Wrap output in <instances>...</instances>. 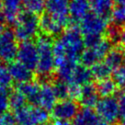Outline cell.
<instances>
[{"mask_svg":"<svg viewBox=\"0 0 125 125\" xmlns=\"http://www.w3.org/2000/svg\"><path fill=\"white\" fill-rule=\"evenodd\" d=\"M84 49L85 40L76 27L65 29L53 42L55 70L59 80L62 82L66 81L74 67L78 65V61Z\"/></svg>","mask_w":125,"mask_h":125,"instance_id":"6da1fadb","label":"cell"},{"mask_svg":"<svg viewBox=\"0 0 125 125\" xmlns=\"http://www.w3.org/2000/svg\"><path fill=\"white\" fill-rule=\"evenodd\" d=\"M36 45L38 49V64L36 72L40 80L46 82L55 70L53 42L51 37L42 34L37 38Z\"/></svg>","mask_w":125,"mask_h":125,"instance_id":"7a4b0ae2","label":"cell"},{"mask_svg":"<svg viewBox=\"0 0 125 125\" xmlns=\"http://www.w3.org/2000/svg\"><path fill=\"white\" fill-rule=\"evenodd\" d=\"M110 50V42L104 37L91 41H86L85 49L80 57L81 62L83 65L86 67L94 66L96 63L103 61Z\"/></svg>","mask_w":125,"mask_h":125,"instance_id":"3957f363","label":"cell"},{"mask_svg":"<svg viewBox=\"0 0 125 125\" xmlns=\"http://www.w3.org/2000/svg\"><path fill=\"white\" fill-rule=\"evenodd\" d=\"M40 30V19L35 14L29 11L20 12L14 23V33L17 40L21 42L32 41L38 35Z\"/></svg>","mask_w":125,"mask_h":125,"instance_id":"277c9868","label":"cell"},{"mask_svg":"<svg viewBox=\"0 0 125 125\" xmlns=\"http://www.w3.org/2000/svg\"><path fill=\"white\" fill-rule=\"evenodd\" d=\"M109 30V20L106 16L89 13L79 23V31L85 42L102 38Z\"/></svg>","mask_w":125,"mask_h":125,"instance_id":"5b68a950","label":"cell"},{"mask_svg":"<svg viewBox=\"0 0 125 125\" xmlns=\"http://www.w3.org/2000/svg\"><path fill=\"white\" fill-rule=\"evenodd\" d=\"M95 107V110L100 120L110 125L117 122L121 117L119 101L114 96L99 98Z\"/></svg>","mask_w":125,"mask_h":125,"instance_id":"8992f818","label":"cell"},{"mask_svg":"<svg viewBox=\"0 0 125 125\" xmlns=\"http://www.w3.org/2000/svg\"><path fill=\"white\" fill-rule=\"evenodd\" d=\"M19 45L14 31L5 28L0 32V62H12L17 57Z\"/></svg>","mask_w":125,"mask_h":125,"instance_id":"52a82bcc","label":"cell"},{"mask_svg":"<svg viewBox=\"0 0 125 125\" xmlns=\"http://www.w3.org/2000/svg\"><path fill=\"white\" fill-rule=\"evenodd\" d=\"M79 111L77 102L73 98L61 99L52 109V115L55 120L70 121H73Z\"/></svg>","mask_w":125,"mask_h":125,"instance_id":"ba28073f","label":"cell"},{"mask_svg":"<svg viewBox=\"0 0 125 125\" xmlns=\"http://www.w3.org/2000/svg\"><path fill=\"white\" fill-rule=\"evenodd\" d=\"M17 57L19 62L30 70H36L38 64V49L36 43L32 41L22 42L19 45Z\"/></svg>","mask_w":125,"mask_h":125,"instance_id":"9c48e42d","label":"cell"},{"mask_svg":"<svg viewBox=\"0 0 125 125\" xmlns=\"http://www.w3.org/2000/svg\"><path fill=\"white\" fill-rule=\"evenodd\" d=\"M69 0H46L47 14L60 21L65 27L69 23Z\"/></svg>","mask_w":125,"mask_h":125,"instance_id":"30bf717a","label":"cell"},{"mask_svg":"<svg viewBox=\"0 0 125 125\" xmlns=\"http://www.w3.org/2000/svg\"><path fill=\"white\" fill-rule=\"evenodd\" d=\"M90 8L88 0H71L68 7L69 19L74 23H80L90 13Z\"/></svg>","mask_w":125,"mask_h":125,"instance_id":"8fae6325","label":"cell"},{"mask_svg":"<svg viewBox=\"0 0 125 125\" xmlns=\"http://www.w3.org/2000/svg\"><path fill=\"white\" fill-rule=\"evenodd\" d=\"M65 26L49 14H43L40 18V30L44 35L52 37L62 34Z\"/></svg>","mask_w":125,"mask_h":125,"instance_id":"7c38bea8","label":"cell"},{"mask_svg":"<svg viewBox=\"0 0 125 125\" xmlns=\"http://www.w3.org/2000/svg\"><path fill=\"white\" fill-rule=\"evenodd\" d=\"M16 90H18L26 98L27 102H29L31 106L37 107L39 106V97L40 90H41V85L36 81H31V82L18 84Z\"/></svg>","mask_w":125,"mask_h":125,"instance_id":"4fadbf2b","label":"cell"},{"mask_svg":"<svg viewBox=\"0 0 125 125\" xmlns=\"http://www.w3.org/2000/svg\"><path fill=\"white\" fill-rule=\"evenodd\" d=\"M57 97L53 89L52 84L49 81L42 82L41 85L39 97V107L46 110H52L57 102Z\"/></svg>","mask_w":125,"mask_h":125,"instance_id":"5bb4252c","label":"cell"},{"mask_svg":"<svg viewBox=\"0 0 125 125\" xmlns=\"http://www.w3.org/2000/svg\"><path fill=\"white\" fill-rule=\"evenodd\" d=\"M8 69L11 75L12 80H14L18 84L33 81L34 74L32 73V71L27 68L19 61L10 62Z\"/></svg>","mask_w":125,"mask_h":125,"instance_id":"9a60e30c","label":"cell"},{"mask_svg":"<svg viewBox=\"0 0 125 125\" xmlns=\"http://www.w3.org/2000/svg\"><path fill=\"white\" fill-rule=\"evenodd\" d=\"M98 97L99 95L97 91L96 86H93L89 83L80 87L76 98L84 106V108H92L97 105L99 99Z\"/></svg>","mask_w":125,"mask_h":125,"instance_id":"2e32d148","label":"cell"},{"mask_svg":"<svg viewBox=\"0 0 125 125\" xmlns=\"http://www.w3.org/2000/svg\"><path fill=\"white\" fill-rule=\"evenodd\" d=\"M96 110L92 108H83L73 120L72 125H99L101 122Z\"/></svg>","mask_w":125,"mask_h":125,"instance_id":"e0dca14e","label":"cell"},{"mask_svg":"<svg viewBox=\"0 0 125 125\" xmlns=\"http://www.w3.org/2000/svg\"><path fill=\"white\" fill-rule=\"evenodd\" d=\"M23 0H3V20L9 24H14L20 13V6Z\"/></svg>","mask_w":125,"mask_h":125,"instance_id":"ac0fdd59","label":"cell"},{"mask_svg":"<svg viewBox=\"0 0 125 125\" xmlns=\"http://www.w3.org/2000/svg\"><path fill=\"white\" fill-rule=\"evenodd\" d=\"M50 119L49 111L42 109V107H30L29 113V122L32 125H42L46 124Z\"/></svg>","mask_w":125,"mask_h":125,"instance_id":"d6986e66","label":"cell"},{"mask_svg":"<svg viewBox=\"0 0 125 125\" xmlns=\"http://www.w3.org/2000/svg\"><path fill=\"white\" fill-rule=\"evenodd\" d=\"M97 91L99 96H101L102 98L105 97H111L117 91L118 86L112 80V78H105V79H101L98 80V84L96 86Z\"/></svg>","mask_w":125,"mask_h":125,"instance_id":"ffe728a7","label":"cell"},{"mask_svg":"<svg viewBox=\"0 0 125 125\" xmlns=\"http://www.w3.org/2000/svg\"><path fill=\"white\" fill-rule=\"evenodd\" d=\"M90 7L94 13L107 16L113 8L114 0H90Z\"/></svg>","mask_w":125,"mask_h":125,"instance_id":"44dd1931","label":"cell"},{"mask_svg":"<svg viewBox=\"0 0 125 125\" xmlns=\"http://www.w3.org/2000/svg\"><path fill=\"white\" fill-rule=\"evenodd\" d=\"M104 61L112 69V72H113L115 68H117L118 66H120L121 64L125 62L124 53L119 49H111L105 57Z\"/></svg>","mask_w":125,"mask_h":125,"instance_id":"7402d4cb","label":"cell"},{"mask_svg":"<svg viewBox=\"0 0 125 125\" xmlns=\"http://www.w3.org/2000/svg\"><path fill=\"white\" fill-rule=\"evenodd\" d=\"M91 74H92V77L96 78L98 81V80L109 77V75L112 74V69L103 60L101 62L96 63L94 66H92Z\"/></svg>","mask_w":125,"mask_h":125,"instance_id":"603a6c76","label":"cell"},{"mask_svg":"<svg viewBox=\"0 0 125 125\" xmlns=\"http://www.w3.org/2000/svg\"><path fill=\"white\" fill-rule=\"evenodd\" d=\"M110 20L118 27H125V5H117L112 8Z\"/></svg>","mask_w":125,"mask_h":125,"instance_id":"cb8c5ba5","label":"cell"},{"mask_svg":"<svg viewBox=\"0 0 125 125\" xmlns=\"http://www.w3.org/2000/svg\"><path fill=\"white\" fill-rule=\"evenodd\" d=\"M26 102H27L26 98H24L23 95L20 93L18 90L11 91L9 94V108L12 109L13 112L26 107L27 106Z\"/></svg>","mask_w":125,"mask_h":125,"instance_id":"d4e9b609","label":"cell"},{"mask_svg":"<svg viewBox=\"0 0 125 125\" xmlns=\"http://www.w3.org/2000/svg\"><path fill=\"white\" fill-rule=\"evenodd\" d=\"M23 1L25 10L37 16L42 14L46 8V0H23Z\"/></svg>","mask_w":125,"mask_h":125,"instance_id":"484cf974","label":"cell"},{"mask_svg":"<svg viewBox=\"0 0 125 125\" xmlns=\"http://www.w3.org/2000/svg\"><path fill=\"white\" fill-rule=\"evenodd\" d=\"M53 89L56 94V97L58 99H65V98H70V92H69V86L67 84L62 82L61 80H58L52 84Z\"/></svg>","mask_w":125,"mask_h":125,"instance_id":"4316f807","label":"cell"},{"mask_svg":"<svg viewBox=\"0 0 125 125\" xmlns=\"http://www.w3.org/2000/svg\"><path fill=\"white\" fill-rule=\"evenodd\" d=\"M112 80L118 87L125 88V62L115 68L112 72Z\"/></svg>","mask_w":125,"mask_h":125,"instance_id":"83f0119b","label":"cell"},{"mask_svg":"<svg viewBox=\"0 0 125 125\" xmlns=\"http://www.w3.org/2000/svg\"><path fill=\"white\" fill-rule=\"evenodd\" d=\"M11 75L8 72V67L2 64L0 62V88L2 89H8L12 85Z\"/></svg>","mask_w":125,"mask_h":125,"instance_id":"f1b7e54d","label":"cell"},{"mask_svg":"<svg viewBox=\"0 0 125 125\" xmlns=\"http://www.w3.org/2000/svg\"><path fill=\"white\" fill-rule=\"evenodd\" d=\"M9 107V94L8 89L0 88V116L7 111Z\"/></svg>","mask_w":125,"mask_h":125,"instance_id":"f546056e","label":"cell"},{"mask_svg":"<svg viewBox=\"0 0 125 125\" xmlns=\"http://www.w3.org/2000/svg\"><path fill=\"white\" fill-rule=\"evenodd\" d=\"M17 123L15 114L13 112L6 111L0 116V125H16Z\"/></svg>","mask_w":125,"mask_h":125,"instance_id":"4dcf8cb0","label":"cell"},{"mask_svg":"<svg viewBox=\"0 0 125 125\" xmlns=\"http://www.w3.org/2000/svg\"><path fill=\"white\" fill-rule=\"evenodd\" d=\"M119 105H120V111H121V116L125 120V89L122 91L118 98Z\"/></svg>","mask_w":125,"mask_h":125,"instance_id":"1f68e13d","label":"cell"},{"mask_svg":"<svg viewBox=\"0 0 125 125\" xmlns=\"http://www.w3.org/2000/svg\"><path fill=\"white\" fill-rule=\"evenodd\" d=\"M115 37L117 38V41L121 43V45L125 46V27L122 31H121L120 32H117Z\"/></svg>","mask_w":125,"mask_h":125,"instance_id":"d6a6232c","label":"cell"},{"mask_svg":"<svg viewBox=\"0 0 125 125\" xmlns=\"http://www.w3.org/2000/svg\"><path fill=\"white\" fill-rule=\"evenodd\" d=\"M52 125H72L69 121H59V120H55V121Z\"/></svg>","mask_w":125,"mask_h":125,"instance_id":"836d02e7","label":"cell"},{"mask_svg":"<svg viewBox=\"0 0 125 125\" xmlns=\"http://www.w3.org/2000/svg\"><path fill=\"white\" fill-rule=\"evenodd\" d=\"M118 5H125V0H114Z\"/></svg>","mask_w":125,"mask_h":125,"instance_id":"e575fe53","label":"cell"},{"mask_svg":"<svg viewBox=\"0 0 125 125\" xmlns=\"http://www.w3.org/2000/svg\"><path fill=\"white\" fill-rule=\"evenodd\" d=\"M99 125H110V124H109V123H107V122H105V121H102L101 122H100V124H99Z\"/></svg>","mask_w":125,"mask_h":125,"instance_id":"d590c367","label":"cell"},{"mask_svg":"<svg viewBox=\"0 0 125 125\" xmlns=\"http://www.w3.org/2000/svg\"><path fill=\"white\" fill-rule=\"evenodd\" d=\"M3 8V0H0V9Z\"/></svg>","mask_w":125,"mask_h":125,"instance_id":"8d00e7d4","label":"cell"},{"mask_svg":"<svg viewBox=\"0 0 125 125\" xmlns=\"http://www.w3.org/2000/svg\"><path fill=\"white\" fill-rule=\"evenodd\" d=\"M19 125H32L31 123H29V122H26V123H20Z\"/></svg>","mask_w":125,"mask_h":125,"instance_id":"74e56055","label":"cell"},{"mask_svg":"<svg viewBox=\"0 0 125 125\" xmlns=\"http://www.w3.org/2000/svg\"><path fill=\"white\" fill-rule=\"evenodd\" d=\"M121 125H125V120H123V121H122V122L121 123Z\"/></svg>","mask_w":125,"mask_h":125,"instance_id":"f35d334b","label":"cell"},{"mask_svg":"<svg viewBox=\"0 0 125 125\" xmlns=\"http://www.w3.org/2000/svg\"><path fill=\"white\" fill-rule=\"evenodd\" d=\"M1 20H3V18H2V15H0V22H1Z\"/></svg>","mask_w":125,"mask_h":125,"instance_id":"ab89813d","label":"cell"},{"mask_svg":"<svg viewBox=\"0 0 125 125\" xmlns=\"http://www.w3.org/2000/svg\"><path fill=\"white\" fill-rule=\"evenodd\" d=\"M42 125H49V124H48V123H46V124H42Z\"/></svg>","mask_w":125,"mask_h":125,"instance_id":"60d3db41","label":"cell"},{"mask_svg":"<svg viewBox=\"0 0 125 125\" xmlns=\"http://www.w3.org/2000/svg\"><path fill=\"white\" fill-rule=\"evenodd\" d=\"M124 59H125V52H124Z\"/></svg>","mask_w":125,"mask_h":125,"instance_id":"b9f144b4","label":"cell"}]
</instances>
